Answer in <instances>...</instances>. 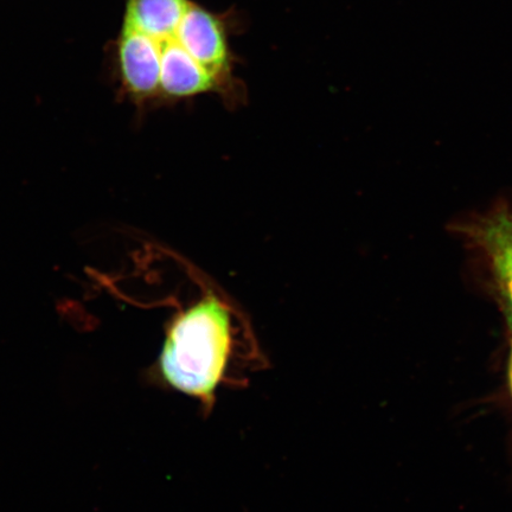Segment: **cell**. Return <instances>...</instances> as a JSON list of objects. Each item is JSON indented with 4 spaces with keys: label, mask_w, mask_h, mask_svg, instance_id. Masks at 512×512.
<instances>
[{
    "label": "cell",
    "mask_w": 512,
    "mask_h": 512,
    "mask_svg": "<svg viewBox=\"0 0 512 512\" xmlns=\"http://www.w3.org/2000/svg\"><path fill=\"white\" fill-rule=\"evenodd\" d=\"M234 62L226 16L195 0H126L118 63L136 104L230 95Z\"/></svg>",
    "instance_id": "1"
},
{
    "label": "cell",
    "mask_w": 512,
    "mask_h": 512,
    "mask_svg": "<svg viewBox=\"0 0 512 512\" xmlns=\"http://www.w3.org/2000/svg\"><path fill=\"white\" fill-rule=\"evenodd\" d=\"M266 357L233 307L213 292L171 318L153 380L213 411L222 387H246L248 373L266 367Z\"/></svg>",
    "instance_id": "2"
},
{
    "label": "cell",
    "mask_w": 512,
    "mask_h": 512,
    "mask_svg": "<svg viewBox=\"0 0 512 512\" xmlns=\"http://www.w3.org/2000/svg\"><path fill=\"white\" fill-rule=\"evenodd\" d=\"M478 236L512 310V213L486 220Z\"/></svg>",
    "instance_id": "3"
},
{
    "label": "cell",
    "mask_w": 512,
    "mask_h": 512,
    "mask_svg": "<svg viewBox=\"0 0 512 512\" xmlns=\"http://www.w3.org/2000/svg\"><path fill=\"white\" fill-rule=\"evenodd\" d=\"M510 381H511V389H512V355H511V364H510Z\"/></svg>",
    "instance_id": "4"
}]
</instances>
